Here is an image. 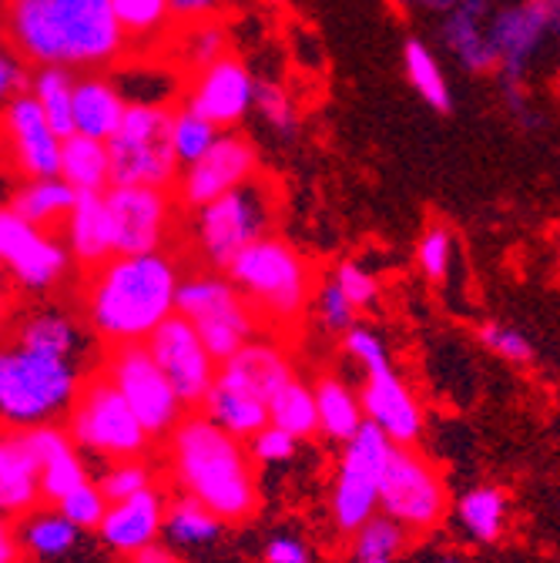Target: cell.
<instances>
[{
  "label": "cell",
  "instance_id": "1",
  "mask_svg": "<svg viewBox=\"0 0 560 563\" xmlns=\"http://www.w3.org/2000/svg\"><path fill=\"white\" fill-rule=\"evenodd\" d=\"M182 282L175 258L165 252L114 255L95 268L88 282V325L111 345L149 342L155 329L178 312Z\"/></svg>",
  "mask_w": 560,
  "mask_h": 563
},
{
  "label": "cell",
  "instance_id": "2",
  "mask_svg": "<svg viewBox=\"0 0 560 563\" xmlns=\"http://www.w3.org/2000/svg\"><path fill=\"white\" fill-rule=\"evenodd\" d=\"M165 456L182 497L205 504L226 523H242L259 510L255 460L249 446L205 412H185L168 437Z\"/></svg>",
  "mask_w": 560,
  "mask_h": 563
},
{
  "label": "cell",
  "instance_id": "3",
  "mask_svg": "<svg viewBox=\"0 0 560 563\" xmlns=\"http://www.w3.org/2000/svg\"><path fill=\"white\" fill-rule=\"evenodd\" d=\"M8 37L37 67H101L128 44L111 0H8Z\"/></svg>",
  "mask_w": 560,
  "mask_h": 563
},
{
  "label": "cell",
  "instance_id": "4",
  "mask_svg": "<svg viewBox=\"0 0 560 563\" xmlns=\"http://www.w3.org/2000/svg\"><path fill=\"white\" fill-rule=\"evenodd\" d=\"M81 383L78 363L11 345L0 360V412L18 430L54 422L75 406Z\"/></svg>",
  "mask_w": 560,
  "mask_h": 563
},
{
  "label": "cell",
  "instance_id": "5",
  "mask_svg": "<svg viewBox=\"0 0 560 563\" xmlns=\"http://www.w3.org/2000/svg\"><path fill=\"white\" fill-rule=\"evenodd\" d=\"M229 278L242 289L255 316H265L272 322H296L312 296L309 262L275 235L249 245L232 262Z\"/></svg>",
  "mask_w": 560,
  "mask_h": 563
},
{
  "label": "cell",
  "instance_id": "6",
  "mask_svg": "<svg viewBox=\"0 0 560 563\" xmlns=\"http://www.w3.org/2000/svg\"><path fill=\"white\" fill-rule=\"evenodd\" d=\"M67 433L78 443V450L95 453L108 463L142 460L152 446L149 430L134 416L121 389L108 379L105 369L85 376L75 406L67 409Z\"/></svg>",
  "mask_w": 560,
  "mask_h": 563
},
{
  "label": "cell",
  "instance_id": "7",
  "mask_svg": "<svg viewBox=\"0 0 560 563\" xmlns=\"http://www.w3.org/2000/svg\"><path fill=\"white\" fill-rule=\"evenodd\" d=\"M178 316H185L216 363L226 366L255 339V309L232 278L191 275L178 289Z\"/></svg>",
  "mask_w": 560,
  "mask_h": 563
},
{
  "label": "cell",
  "instance_id": "8",
  "mask_svg": "<svg viewBox=\"0 0 560 563\" xmlns=\"http://www.w3.org/2000/svg\"><path fill=\"white\" fill-rule=\"evenodd\" d=\"M172 114L162 104H131L124 124L108 141L111 185L172 188L178 178V158L172 148Z\"/></svg>",
  "mask_w": 560,
  "mask_h": 563
},
{
  "label": "cell",
  "instance_id": "9",
  "mask_svg": "<svg viewBox=\"0 0 560 563\" xmlns=\"http://www.w3.org/2000/svg\"><path fill=\"white\" fill-rule=\"evenodd\" d=\"M396 443L366 419V427L342 446V460L332 483V523L339 533H360L380 510V489Z\"/></svg>",
  "mask_w": 560,
  "mask_h": 563
},
{
  "label": "cell",
  "instance_id": "10",
  "mask_svg": "<svg viewBox=\"0 0 560 563\" xmlns=\"http://www.w3.org/2000/svg\"><path fill=\"white\" fill-rule=\"evenodd\" d=\"M108 379L121 389L134 416L142 419V427L149 430L152 440L172 437V430L185 419L188 406L182 402L178 389L152 356L149 342H131V345H111L105 356Z\"/></svg>",
  "mask_w": 560,
  "mask_h": 563
},
{
  "label": "cell",
  "instance_id": "11",
  "mask_svg": "<svg viewBox=\"0 0 560 563\" xmlns=\"http://www.w3.org/2000/svg\"><path fill=\"white\" fill-rule=\"evenodd\" d=\"M272 222V205H268V188L262 181H249L219 201L198 208L195 216V242L201 255L216 268H232V262L255 245L259 239L268 235Z\"/></svg>",
  "mask_w": 560,
  "mask_h": 563
},
{
  "label": "cell",
  "instance_id": "12",
  "mask_svg": "<svg viewBox=\"0 0 560 563\" xmlns=\"http://www.w3.org/2000/svg\"><path fill=\"white\" fill-rule=\"evenodd\" d=\"M380 510L413 533L433 530L447 517V486L437 466L413 446H396L383 476Z\"/></svg>",
  "mask_w": 560,
  "mask_h": 563
},
{
  "label": "cell",
  "instance_id": "13",
  "mask_svg": "<svg viewBox=\"0 0 560 563\" xmlns=\"http://www.w3.org/2000/svg\"><path fill=\"white\" fill-rule=\"evenodd\" d=\"M149 349L158 360V366L165 369V376L172 379V386L178 389L182 402L188 409H201L208 393L219 383L222 366L216 363L212 352L205 349L198 329L185 316L175 312L168 322L155 329V335L149 339Z\"/></svg>",
  "mask_w": 560,
  "mask_h": 563
},
{
  "label": "cell",
  "instance_id": "14",
  "mask_svg": "<svg viewBox=\"0 0 560 563\" xmlns=\"http://www.w3.org/2000/svg\"><path fill=\"white\" fill-rule=\"evenodd\" d=\"M0 258L18 278V286L28 292H51L72 268V249L54 232H44L11 208L0 216Z\"/></svg>",
  "mask_w": 560,
  "mask_h": 563
},
{
  "label": "cell",
  "instance_id": "15",
  "mask_svg": "<svg viewBox=\"0 0 560 563\" xmlns=\"http://www.w3.org/2000/svg\"><path fill=\"white\" fill-rule=\"evenodd\" d=\"M108 211H111V229H114V255L162 252L168 229H172L168 188L111 185Z\"/></svg>",
  "mask_w": 560,
  "mask_h": 563
},
{
  "label": "cell",
  "instance_id": "16",
  "mask_svg": "<svg viewBox=\"0 0 560 563\" xmlns=\"http://www.w3.org/2000/svg\"><path fill=\"white\" fill-rule=\"evenodd\" d=\"M4 134H8V155L11 168L24 181L57 178L61 175V148L64 137L51 128L44 108L34 95H21L4 108Z\"/></svg>",
  "mask_w": 560,
  "mask_h": 563
},
{
  "label": "cell",
  "instance_id": "17",
  "mask_svg": "<svg viewBox=\"0 0 560 563\" xmlns=\"http://www.w3.org/2000/svg\"><path fill=\"white\" fill-rule=\"evenodd\" d=\"M255 168H259V155L252 148V141L235 131L222 134L212 152L191 168H185V175L178 178V198L182 205L198 211L219 201L222 195L255 181Z\"/></svg>",
  "mask_w": 560,
  "mask_h": 563
},
{
  "label": "cell",
  "instance_id": "18",
  "mask_svg": "<svg viewBox=\"0 0 560 563\" xmlns=\"http://www.w3.org/2000/svg\"><path fill=\"white\" fill-rule=\"evenodd\" d=\"M255 88L259 81L252 78V70L235 54H226L198 70L185 108L208 118L216 128H235L255 108Z\"/></svg>",
  "mask_w": 560,
  "mask_h": 563
},
{
  "label": "cell",
  "instance_id": "19",
  "mask_svg": "<svg viewBox=\"0 0 560 563\" xmlns=\"http://www.w3.org/2000/svg\"><path fill=\"white\" fill-rule=\"evenodd\" d=\"M550 27H553V14L543 0L504 8L490 21V44L497 51V67L504 70L507 85H520L534 51L540 47Z\"/></svg>",
  "mask_w": 560,
  "mask_h": 563
},
{
  "label": "cell",
  "instance_id": "20",
  "mask_svg": "<svg viewBox=\"0 0 560 563\" xmlns=\"http://www.w3.org/2000/svg\"><path fill=\"white\" fill-rule=\"evenodd\" d=\"M366 419L396 443V446H413L419 430H424V412H419L416 396L406 389V383L393 373V366L376 369L366 376V386L360 393Z\"/></svg>",
  "mask_w": 560,
  "mask_h": 563
},
{
  "label": "cell",
  "instance_id": "21",
  "mask_svg": "<svg viewBox=\"0 0 560 563\" xmlns=\"http://www.w3.org/2000/svg\"><path fill=\"white\" fill-rule=\"evenodd\" d=\"M168 507L162 500V493L152 486L145 493H138L131 500L111 504L98 537L108 550L114 553H142L145 547H155V537L165 530Z\"/></svg>",
  "mask_w": 560,
  "mask_h": 563
},
{
  "label": "cell",
  "instance_id": "22",
  "mask_svg": "<svg viewBox=\"0 0 560 563\" xmlns=\"http://www.w3.org/2000/svg\"><path fill=\"white\" fill-rule=\"evenodd\" d=\"M293 379L296 373H293L289 356L275 342H265V339H252L219 373V383L252 393L265 402H272V396L283 386H289Z\"/></svg>",
  "mask_w": 560,
  "mask_h": 563
},
{
  "label": "cell",
  "instance_id": "23",
  "mask_svg": "<svg viewBox=\"0 0 560 563\" xmlns=\"http://www.w3.org/2000/svg\"><path fill=\"white\" fill-rule=\"evenodd\" d=\"M44 500V466L28 450L21 430L0 443V507L8 517H28Z\"/></svg>",
  "mask_w": 560,
  "mask_h": 563
},
{
  "label": "cell",
  "instance_id": "24",
  "mask_svg": "<svg viewBox=\"0 0 560 563\" xmlns=\"http://www.w3.org/2000/svg\"><path fill=\"white\" fill-rule=\"evenodd\" d=\"M64 242L72 249L75 262L85 268H101L114 258V229L108 211V191L105 195H81L75 211L64 222Z\"/></svg>",
  "mask_w": 560,
  "mask_h": 563
},
{
  "label": "cell",
  "instance_id": "25",
  "mask_svg": "<svg viewBox=\"0 0 560 563\" xmlns=\"http://www.w3.org/2000/svg\"><path fill=\"white\" fill-rule=\"evenodd\" d=\"M128 108L131 104L111 85V78H105V75L78 78V88H75V124H78V134H88V137H98V141H111L118 134V128L124 124Z\"/></svg>",
  "mask_w": 560,
  "mask_h": 563
},
{
  "label": "cell",
  "instance_id": "26",
  "mask_svg": "<svg viewBox=\"0 0 560 563\" xmlns=\"http://www.w3.org/2000/svg\"><path fill=\"white\" fill-rule=\"evenodd\" d=\"M85 533L88 530L72 523L61 510H34V514L21 517V527H18L21 550L37 563L75 556L85 543Z\"/></svg>",
  "mask_w": 560,
  "mask_h": 563
},
{
  "label": "cell",
  "instance_id": "27",
  "mask_svg": "<svg viewBox=\"0 0 560 563\" xmlns=\"http://www.w3.org/2000/svg\"><path fill=\"white\" fill-rule=\"evenodd\" d=\"M78 198L81 195L57 175V178H37V181L18 185V191L11 195V205L8 208L14 211V216H21L24 222L51 232L57 225L64 229V222L75 211Z\"/></svg>",
  "mask_w": 560,
  "mask_h": 563
},
{
  "label": "cell",
  "instance_id": "28",
  "mask_svg": "<svg viewBox=\"0 0 560 563\" xmlns=\"http://www.w3.org/2000/svg\"><path fill=\"white\" fill-rule=\"evenodd\" d=\"M18 345L31 352H44L54 360H72L78 363L81 349H85V332L81 325L57 309H37L21 319L18 325Z\"/></svg>",
  "mask_w": 560,
  "mask_h": 563
},
{
  "label": "cell",
  "instance_id": "29",
  "mask_svg": "<svg viewBox=\"0 0 560 563\" xmlns=\"http://www.w3.org/2000/svg\"><path fill=\"white\" fill-rule=\"evenodd\" d=\"M201 412L212 422H219L226 433H232L242 443H249L265 427H272V416H268V402L265 399H259L252 393H242L235 386H226V383H216V389L208 393Z\"/></svg>",
  "mask_w": 560,
  "mask_h": 563
},
{
  "label": "cell",
  "instance_id": "30",
  "mask_svg": "<svg viewBox=\"0 0 560 563\" xmlns=\"http://www.w3.org/2000/svg\"><path fill=\"white\" fill-rule=\"evenodd\" d=\"M483 11H486L483 0H460V4L450 11L447 27H443L447 47L453 51V57L466 70L497 67V51H494V44H490V31H483V24H480Z\"/></svg>",
  "mask_w": 560,
  "mask_h": 563
},
{
  "label": "cell",
  "instance_id": "31",
  "mask_svg": "<svg viewBox=\"0 0 560 563\" xmlns=\"http://www.w3.org/2000/svg\"><path fill=\"white\" fill-rule=\"evenodd\" d=\"M61 178L78 195H88V191L105 195L111 188V148H108V141H98L88 134L64 137Z\"/></svg>",
  "mask_w": 560,
  "mask_h": 563
},
{
  "label": "cell",
  "instance_id": "32",
  "mask_svg": "<svg viewBox=\"0 0 560 563\" xmlns=\"http://www.w3.org/2000/svg\"><path fill=\"white\" fill-rule=\"evenodd\" d=\"M316 402H319V433L332 443H349L366 427L363 399L336 376H322L316 383Z\"/></svg>",
  "mask_w": 560,
  "mask_h": 563
},
{
  "label": "cell",
  "instance_id": "33",
  "mask_svg": "<svg viewBox=\"0 0 560 563\" xmlns=\"http://www.w3.org/2000/svg\"><path fill=\"white\" fill-rule=\"evenodd\" d=\"M75 88H78V78L72 75V67L44 64V67L34 70L31 95H34V101L44 108L51 128H54L61 137L78 134V124H75Z\"/></svg>",
  "mask_w": 560,
  "mask_h": 563
},
{
  "label": "cell",
  "instance_id": "34",
  "mask_svg": "<svg viewBox=\"0 0 560 563\" xmlns=\"http://www.w3.org/2000/svg\"><path fill=\"white\" fill-rule=\"evenodd\" d=\"M268 416L272 427L293 433L296 440H309L319 433V402H316V389L293 379L289 386H283L272 402H268Z\"/></svg>",
  "mask_w": 560,
  "mask_h": 563
},
{
  "label": "cell",
  "instance_id": "35",
  "mask_svg": "<svg viewBox=\"0 0 560 563\" xmlns=\"http://www.w3.org/2000/svg\"><path fill=\"white\" fill-rule=\"evenodd\" d=\"M457 520L463 530L480 540V543H494L507 523V500L504 493L494 486H476L457 500Z\"/></svg>",
  "mask_w": 560,
  "mask_h": 563
},
{
  "label": "cell",
  "instance_id": "36",
  "mask_svg": "<svg viewBox=\"0 0 560 563\" xmlns=\"http://www.w3.org/2000/svg\"><path fill=\"white\" fill-rule=\"evenodd\" d=\"M403 67H406V78L413 85V91L424 98L433 111L447 114L453 108V95H450V85L443 78V70L433 57V51L424 44V41H406L403 44Z\"/></svg>",
  "mask_w": 560,
  "mask_h": 563
},
{
  "label": "cell",
  "instance_id": "37",
  "mask_svg": "<svg viewBox=\"0 0 560 563\" xmlns=\"http://www.w3.org/2000/svg\"><path fill=\"white\" fill-rule=\"evenodd\" d=\"M222 527H226L222 517H216L205 504H198L191 497H178L165 517V533L178 547H208L222 533Z\"/></svg>",
  "mask_w": 560,
  "mask_h": 563
},
{
  "label": "cell",
  "instance_id": "38",
  "mask_svg": "<svg viewBox=\"0 0 560 563\" xmlns=\"http://www.w3.org/2000/svg\"><path fill=\"white\" fill-rule=\"evenodd\" d=\"M219 131L222 128H216L208 118L195 114L191 108H178L172 114V148H175L178 165L191 168L195 162H201L208 152L216 148V141L222 137Z\"/></svg>",
  "mask_w": 560,
  "mask_h": 563
},
{
  "label": "cell",
  "instance_id": "39",
  "mask_svg": "<svg viewBox=\"0 0 560 563\" xmlns=\"http://www.w3.org/2000/svg\"><path fill=\"white\" fill-rule=\"evenodd\" d=\"M111 8L128 41H152L175 18L172 0H111Z\"/></svg>",
  "mask_w": 560,
  "mask_h": 563
},
{
  "label": "cell",
  "instance_id": "40",
  "mask_svg": "<svg viewBox=\"0 0 560 563\" xmlns=\"http://www.w3.org/2000/svg\"><path fill=\"white\" fill-rule=\"evenodd\" d=\"M178 54H182V60L198 75L201 67L216 64L219 57L229 54V34H226V27L219 21H198V24H191L182 34Z\"/></svg>",
  "mask_w": 560,
  "mask_h": 563
},
{
  "label": "cell",
  "instance_id": "41",
  "mask_svg": "<svg viewBox=\"0 0 560 563\" xmlns=\"http://www.w3.org/2000/svg\"><path fill=\"white\" fill-rule=\"evenodd\" d=\"M406 547V527L386 514H376L356 533V560H393Z\"/></svg>",
  "mask_w": 560,
  "mask_h": 563
},
{
  "label": "cell",
  "instance_id": "42",
  "mask_svg": "<svg viewBox=\"0 0 560 563\" xmlns=\"http://www.w3.org/2000/svg\"><path fill=\"white\" fill-rule=\"evenodd\" d=\"M98 486L108 497V504H121V500L138 497V493L152 489V470H149L145 460H121V463H111L101 473Z\"/></svg>",
  "mask_w": 560,
  "mask_h": 563
},
{
  "label": "cell",
  "instance_id": "43",
  "mask_svg": "<svg viewBox=\"0 0 560 563\" xmlns=\"http://www.w3.org/2000/svg\"><path fill=\"white\" fill-rule=\"evenodd\" d=\"M255 111L262 114V121L278 131V137H293L296 128H299V114H296V104L289 98V91L275 81H259L255 88Z\"/></svg>",
  "mask_w": 560,
  "mask_h": 563
},
{
  "label": "cell",
  "instance_id": "44",
  "mask_svg": "<svg viewBox=\"0 0 560 563\" xmlns=\"http://www.w3.org/2000/svg\"><path fill=\"white\" fill-rule=\"evenodd\" d=\"M57 510H61L67 520H72V523H78L81 530H101V523H105L111 504H108V497L101 493V486L88 479V483L78 486L75 493H67V497L57 504Z\"/></svg>",
  "mask_w": 560,
  "mask_h": 563
},
{
  "label": "cell",
  "instance_id": "45",
  "mask_svg": "<svg viewBox=\"0 0 560 563\" xmlns=\"http://www.w3.org/2000/svg\"><path fill=\"white\" fill-rule=\"evenodd\" d=\"M85 483H88L85 460L78 456V450H67V453H61L57 460H51L44 466V500L61 504L67 493H75Z\"/></svg>",
  "mask_w": 560,
  "mask_h": 563
},
{
  "label": "cell",
  "instance_id": "46",
  "mask_svg": "<svg viewBox=\"0 0 560 563\" xmlns=\"http://www.w3.org/2000/svg\"><path fill=\"white\" fill-rule=\"evenodd\" d=\"M332 282L345 292V299L353 302L356 309H370L380 299V282L356 262H339L332 272Z\"/></svg>",
  "mask_w": 560,
  "mask_h": 563
},
{
  "label": "cell",
  "instance_id": "47",
  "mask_svg": "<svg viewBox=\"0 0 560 563\" xmlns=\"http://www.w3.org/2000/svg\"><path fill=\"white\" fill-rule=\"evenodd\" d=\"M316 309H319V322H322L329 332H349V329H353V322H356V312H360L353 302L345 299V292L336 286L332 278L319 289Z\"/></svg>",
  "mask_w": 560,
  "mask_h": 563
},
{
  "label": "cell",
  "instance_id": "48",
  "mask_svg": "<svg viewBox=\"0 0 560 563\" xmlns=\"http://www.w3.org/2000/svg\"><path fill=\"white\" fill-rule=\"evenodd\" d=\"M450 252H453V235L443 225H433L424 232V239H419V245H416V262H419V268H424V275L443 278L450 268Z\"/></svg>",
  "mask_w": 560,
  "mask_h": 563
},
{
  "label": "cell",
  "instance_id": "49",
  "mask_svg": "<svg viewBox=\"0 0 560 563\" xmlns=\"http://www.w3.org/2000/svg\"><path fill=\"white\" fill-rule=\"evenodd\" d=\"M480 342L490 349V352H497V356L510 360V363H530L534 360V345L527 335H520L517 329H507L501 322H486L480 329Z\"/></svg>",
  "mask_w": 560,
  "mask_h": 563
},
{
  "label": "cell",
  "instance_id": "50",
  "mask_svg": "<svg viewBox=\"0 0 560 563\" xmlns=\"http://www.w3.org/2000/svg\"><path fill=\"white\" fill-rule=\"evenodd\" d=\"M342 349L353 356L360 366H363V373L370 376V373H376V369H386L389 366V356H386V345H383V339L373 332V329H363V325H353L345 332V342H342Z\"/></svg>",
  "mask_w": 560,
  "mask_h": 563
},
{
  "label": "cell",
  "instance_id": "51",
  "mask_svg": "<svg viewBox=\"0 0 560 563\" xmlns=\"http://www.w3.org/2000/svg\"><path fill=\"white\" fill-rule=\"evenodd\" d=\"M299 450V440L286 430L278 427H265L259 437L249 440V453L255 463H265V466H278V463H289Z\"/></svg>",
  "mask_w": 560,
  "mask_h": 563
},
{
  "label": "cell",
  "instance_id": "52",
  "mask_svg": "<svg viewBox=\"0 0 560 563\" xmlns=\"http://www.w3.org/2000/svg\"><path fill=\"white\" fill-rule=\"evenodd\" d=\"M31 60L21 57L14 47H8L4 54H0V95H4V101H14L21 95H31Z\"/></svg>",
  "mask_w": 560,
  "mask_h": 563
},
{
  "label": "cell",
  "instance_id": "53",
  "mask_svg": "<svg viewBox=\"0 0 560 563\" xmlns=\"http://www.w3.org/2000/svg\"><path fill=\"white\" fill-rule=\"evenodd\" d=\"M265 563H312L309 550L296 537H272L262 550Z\"/></svg>",
  "mask_w": 560,
  "mask_h": 563
},
{
  "label": "cell",
  "instance_id": "54",
  "mask_svg": "<svg viewBox=\"0 0 560 563\" xmlns=\"http://www.w3.org/2000/svg\"><path fill=\"white\" fill-rule=\"evenodd\" d=\"M222 8V0H172V14L182 21H212V14Z\"/></svg>",
  "mask_w": 560,
  "mask_h": 563
},
{
  "label": "cell",
  "instance_id": "55",
  "mask_svg": "<svg viewBox=\"0 0 560 563\" xmlns=\"http://www.w3.org/2000/svg\"><path fill=\"white\" fill-rule=\"evenodd\" d=\"M131 563H182V560L172 550H165V547L155 543V547H145L142 553H134Z\"/></svg>",
  "mask_w": 560,
  "mask_h": 563
},
{
  "label": "cell",
  "instance_id": "56",
  "mask_svg": "<svg viewBox=\"0 0 560 563\" xmlns=\"http://www.w3.org/2000/svg\"><path fill=\"white\" fill-rule=\"evenodd\" d=\"M18 547H21V540L11 530H4V537H0V563H21Z\"/></svg>",
  "mask_w": 560,
  "mask_h": 563
},
{
  "label": "cell",
  "instance_id": "57",
  "mask_svg": "<svg viewBox=\"0 0 560 563\" xmlns=\"http://www.w3.org/2000/svg\"><path fill=\"white\" fill-rule=\"evenodd\" d=\"M543 4L550 8V14H553V18H560V0H543Z\"/></svg>",
  "mask_w": 560,
  "mask_h": 563
},
{
  "label": "cell",
  "instance_id": "58",
  "mask_svg": "<svg viewBox=\"0 0 560 563\" xmlns=\"http://www.w3.org/2000/svg\"><path fill=\"white\" fill-rule=\"evenodd\" d=\"M440 563H463V560H457V556H443Z\"/></svg>",
  "mask_w": 560,
  "mask_h": 563
},
{
  "label": "cell",
  "instance_id": "59",
  "mask_svg": "<svg viewBox=\"0 0 560 563\" xmlns=\"http://www.w3.org/2000/svg\"><path fill=\"white\" fill-rule=\"evenodd\" d=\"M356 563H389V560H356Z\"/></svg>",
  "mask_w": 560,
  "mask_h": 563
},
{
  "label": "cell",
  "instance_id": "60",
  "mask_svg": "<svg viewBox=\"0 0 560 563\" xmlns=\"http://www.w3.org/2000/svg\"><path fill=\"white\" fill-rule=\"evenodd\" d=\"M265 4H286V0H265Z\"/></svg>",
  "mask_w": 560,
  "mask_h": 563
},
{
  "label": "cell",
  "instance_id": "61",
  "mask_svg": "<svg viewBox=\"0 0 560 563\" xmlns=\"http://www.w3.org/2000/svg\"><path fill=\"white\" fill-rule=\"evenodd\" d=\"M553 27H557V34H560V18H553Z\"/></svg>",
  "mask_w": 560,
  "mask_h": 563
},
{
  "label": "cell",
  "instance_id": "62",
  "mask_svg": "<svg viewBox=\"0 0 560 563\" xmlns=\"http://www.w3.org/2000/svg\"><path fill=\"white\" fill-rule=\"evenodd\" d=\"M24 563H37V560H24Z\"/></svg>",
  "mask_w": 560,
  "mask_h": 563
}]
</instances>
